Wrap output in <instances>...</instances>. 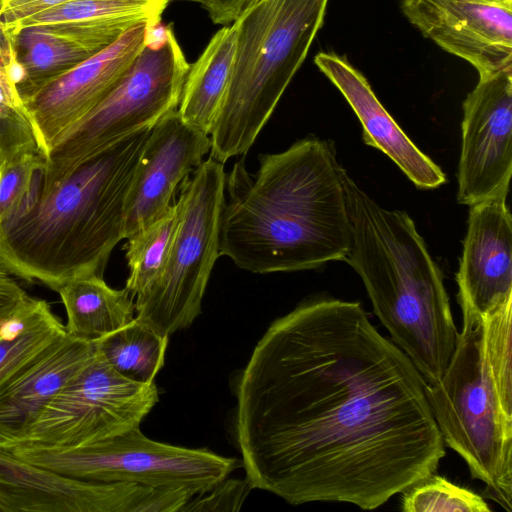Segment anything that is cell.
Listing matches in <instances>:
<instances>
[{
  "mask_svg": "<svg viewBox=\"0 0 512 512\" xmlns=\"http://www.w3.org/2000/svg\"><path fill=\"white\" fill-rule=\"evenodd\" d=\"M425 386L360 302L302 301L269 325L233 376L246 479L292 505H384L445 455Z\"/></svg>",
  "mask_w": 512,
  "mask_h": 512,
  "instance_id": "obj_1",
  "label": "cell"
},
{
  "mask_svg": "<svg viewBox=\"0 0 512 512\" xmlns=\"http://www.w3.org/2000/svg\"><path fill=\"white\" fill-rule=\"evenodd\" d=\"M258 160L253 174L244 158L226 174L219 255L256 274L345 260L352 226L334 144L310 135Z\"/></svg>",
  "mask_w": 512,
  "mask_h": 512,
  "instance_id": "obj_2",
  "label": "cell"
},
{
  "mask_svg": "<svg viewBox=\"0 0 512 512\" xmlns=\"http://www.w3.org/2000/svg\"><path fill=\"white\" fill-rule=\"evenodd\" d=\"M152 128L90 156L41 190L39 179L0 223V261L17 278L54 291L78 277L103 276L125 239L130 189Z\"/></svg>",
  "mask_w": 512,
  "mask_h": 512,
  "instance_id": "obj_3",
  "label": "cell"
},
{
  "mask_svg": "<svg viewBox=\"0 0 512 512\" xmlns=\"http://www.w3.org/2000/svg\"><path fill=\"white\" fill-rule=\"evenodd\" d=\"M352 243L346 261L361 277L391 341L427 384L443 376L456 346L443 273L411 217L381 207L343 170Z\"/></svg>",
  "mask_w": 512,
  "mask_h": 512,
  "instance_id": "obj_4",
  "label": "cell"
},
{
  "mask_svg": "<svg viewBox=\"0 0 512 512\" xmlns=\"http://www.w3.org/2000/svg\"><path fill=\"white\" fill-rule=\"evenodd\" d=\"M461 311L449 364L426 396L445 445L485 484L484 497L511 512L512 317Z\"/></svg>",
  "mask_w": 512,
  "mask_h": 512,
  "instance_id": "obj_5",
  "label": "cell"
},
{
  "mask_svg": "<svg viewBox=\"0 0 512 512\" xmlns=\"http://www.w3.org/2000/svg\"><path fill=\"white\" fill-rule=\"evenodd\" d=\"M328 0H249L232 23L231 78L209 133L210 156L245 155L274 112L321 28Z\"/></svg>",
  "mask_w": 512,
  "mask_h": 512,
  "instance_id": "obj_6",
  "label": "cell"
},
{
  "mask_svg": "<svg viewBox=\"0 0 512 512\" xmlns=\"http://www.w3.org/2000/svg\"><path fill=\"white\" fill-rule=\"evenodd\" d=\"M189 63L173 25L153 29L113 89L49 151L46 190L95 153L177 110Z\"/></svg>",
  "mask_w": 512,
  "mask_h": 512,
  "instance_id": "obj_7",
  "label": "cell"
},
{
  "mask_svg": "<svg viewBox=\"0 0 512 512\" xmlns=\"http://www.w3.org/2000/svg\"><path fill=\"white\" fill-rule=\"evenodd\" d=\"M224 164L211 156L181 184L179 218L164 267L150 289L135 298V317L163 336L188 328L219 255L225 198Z\"/></svg>",
  "mask_w": 512,
  "mask_h": 512,
  "instance_id": "obj_8",
  "label": "cell"
},
{
  "mask_svg": "<svg viewBox=\"0 0 512 512\" xmlns=\"http://www.w3.org/2000/svg\"><path fill=\"white\" fill-rule=\"evenodd\" d=\"M0 450L77 479L184 489L195 496L210 491L242 467L241 459L225 457L206 448L152 440L140 427L76 448L13 446Z\"/></svg>",
  "mask_w": 512,
  "mask_h": 512,
  "instance_id": "obj_9",
  "label": "cell"
},
{
  "mask_svg": "<svg viewBox=\"0 0 512 512\" xmlns=\"http://www.w3.org/2000/svg\"><path fill=\"white\" fill-rule=\"evenodd\" d=\"M158 400L155 382L140 384L121 376L96 346L92 358L46 404L25 435L0 448L93 444L139 428Z\"/></svg>",
  "mask_w": 512,
  "mask_h": 512,
  "instance_id": "obj_10",
  "label": "cell"
},
{
  "mask_svg": "<svg viewBox=\"0 0 512 512\" xmlns=\"http://www.w3.org/2000/svg\"><path fill=\"white\" fill-rule=\"evenodd\" d=\"M178 502L173 489L77 479L0 450V512H172Z\"/></svg>",
  "mask_w": 512,
  "mask_h": 512,
  "instance_id": "obj_11",
  "label": "cell"
},
{
  "mask_svg": "<svg viewBox=\"0 0 512 512\" xmlns=\"http://www.w3.org/2000/svg\"><path fill=\"white\" fill-rule=\"evenodd\" d=\"M512 174V69L479 76L463 102L457 200L507 197Z\"/></svg>",
  "mask_w": 512,
  "mask_h": 512,
  "instance_id": "obj_12",
  "label": "cell"
},
{
  "mask_svg": "<svg viewBox=\"0 0 512 512\" xmlns=\"http://www.w3.org/2000/svg\"><path fill=\"white\" fill-rule=\"evenodd\" d=\"M157 26L138 23L130 27L111 45L24 102L46 155L113 89Z\"/></svg>",
  "mask_w": 512,
  "mask_h": 512,
  "instance_id": "obj_13",
  "label": "cell"
},
{
  "mask_svg": "<svg viewBox=\"0 0 512 512\" xmlns=\"http://www.w3.org/2000/svg\"><path fill=\"white\" fill-rule=\"evenodd\" d=\"M408 21L479 76L512 69V0H402Z\"/></svg>",
  "mask_w": 512,
  "mask_h": 512,
  "instance_id": "obj_14",
  "label": "cell"
},
{
  "mask_svg": "<svg viewBox=\"0 0 512 512\" xmlns=\"http://www.w3.org/2000/svg\"><path fill=\"white\" fill-rule=\"evenodd\" d=\"M205 134L182 121L177 110L151 129L128 196L125 239L159 218L176 189L210 151Z\"/></svg>",
  "mask_w": 512,
  "mask_h": 512,
  "instance_id": "obj_15",
  "label": "cell"
},
{
  "mask_svg": "<svg viewBox=\"0 0 512 512\" xmlns=\"http://www.w3.org/2000/svg\"><path fill=\"white\" fill-rule=\"evenodd\" d=\"M456 279L460 307L479 316L512 301V219L506 197L470 206Z\"/></svg>",
  "mask_w": 512,
  "mask_h": 512,
  "instance_id": "obj_16",
  "label": "cell"
},
{
  "mask_svg": "<svg viewBox=\"0 0 512 512\" xmlns=\"http://www.w3.org/2000/svg\"><path fill=\"white\" fill-rule=\"evenodd\" d=\"M132 26L116 21H71L31 25L12 32L17 88L23 101L111 45Z\"/></svg>",
  "mask_w": 512,
  "mask_h": 512,
  "instance_id": "obj_17",
  "label": "cell"
},
{
  "mask_svg": "<svg viewBox=\"0 0 512 512\" xmlns=\"http://www.w3.org/2000/svg\"><path fill=\"white\" fill-rule=\"evenodd\" d=\"M314 63L357 115L365 144L382 151L418 188L434 189L446 182L441 168L405 134L359 70L332 52H319Z\"/></svg>",
  "mask_w": 512,
  "mask_h": 512,
  "instance_id": "obj_18",
  "label": "cell"
},
{
  "mask_svg": "<svg viewBox=\"0 0 512 512\" xmlns=\"http://www.w3.org/2000/svg\"><path fill=\"white\" fill-rule=\"evenodd\" d=\"M96 352L95 342L67 334L0 392V447L20 440L46 404Z\"/></svg>",
  "mask_w": 512,
  "mask_h": 512,
  "instance_id": "obj_19",
  "label": "cell"
},
{
  "mask_svg": "<svg viewBox=\"0 0 512 512\" xmlns=\"http://www.w3.org/2000/svg\"><path fill=\"white\" fill-rule=\"evenodd\" d=\"M57 293L65 307L66 334L96 342L135 318V298L126 289H114L103 276L87 275L61 286Z\"/></svg>",
  "mask_w": 512,
  "mask_h": 512,
  "instance_id": "obj_20",
  "label": "cell"
},
{
  "mask_svg": "<svg viewBox=\"0 0 512 512\" xmlns=\"http://www.w3.org/2000/svg\"><path fill=\"white\" fill-rule=\"evenodd\" d=\"M236 32L223 26L189 67L177 112L183 122L208 134L222 104L233 69Z\"/></svg>",
  "mask_w": 512,
  "mask_h": 512,
  "instance_id": "obj_21",
  "label": "cell"
},
{
  "mask_svg": "<svg viewBox=\"0 0 512 512\" xmlns=\"http://www.w3.org/2000/svg\"><path fill=\"white\" fill-rule=\"evenodd\" d=\"M66 335L65 325L48 302L29 297L0 328V392Z\"/></svg>",
  "mask_w": 512,
  "mask_h": 512,
  "instance_id": "obj_22",
  "label": "cell"
},
{
  "mask_svg": "<svg viewBox=\"0 0 512 512\" xmlns=\"http://www.w3.org/2000/svg\"><path fill=\"white\" fill-rule=\"evenodd\" d=\"M168 336L136 317L126 326L96 341L100 354L121 376L140 384L155 382L165 363Z\"/></svg>",
  "mask_w": 512,
  "mask_h": 512,
  "instance_id": "obj_23",
  "label": "cell"
},
{
  "mask_svg": "<svg viewBox=\"0 0 512 512\" xmlns=\"http://www.w3.org/2000/svg\"><path fill=\"white\" fill-rule=\"evenodd\" d=\"M179 218L174 202L159 218L132 234L125 245L128 277L125 288L142 296L153 285L166 262Z\"/></svg>",
  "mask_w": 512,
  "mask_h": 512,
  "instance_id": "obj_24",
  "label": "cell"
},
{
  "mask_svg": "<svg viewBox=\"0 0 512 512\" xmlns=\"http://www.w3.org/2000/svg\"><path fill=\"white\" fill-rule=\"evenodd\" d=\"M169 0H73L18 23L11 32L31 25L71 21H116L159 25Z\"/></svg>",
  "mask_w": 512,
  "mask_h": 512,
  "instance_id": "obj_25",
  "label": "cell"
},
{
  "mask_svg": "<svg viewBox=\"0 0 512 512\" xmlns=\"http://www.w3.org/2000/svg\"><path fill=\"white\" fill-rule=\"evenodd\" d=\"M401 494V509L405 512L491 511L482 496L435 473L409 487Z\"/></svg>",
  "mask_w": 512,
  "mask_h": 512,
  "instance_id": "obj_26",
  "label": "cell"
},
{
  "mask_svg": "<svg viewBox=\"0 0 512 512\" xmlns=\"http://www.w3.org/2000/svg\"><path fill=\"white\" fill-rule=\"evenodd\" d=\"M46 164L47 155L34 152L0 165V223L19 207L30 192L36 175Z\"/></svg>",
  "mask_w": 512,
  "mask_h": 512,
  "instance_id": "obj_27",
  "label": "cell"
},
{
  "mask_svg": "<svg viewBox=\"0 0 512 512\" xmlns=\"http://www.w3.org/2000/svg\"><path fill=\"white\" fill-rule=\"evenodd\" d=\"M252 489L246 478H225L206 492L207 496L200 494L190 499L181 511H238Z\"/></svg>",
  "mask_w": 512,
  "mask_h": 512,
  "instance_id": "obj_28",
  "label": "cell"
},
{
  "mask_svg": "<svg viewBox=\"0 0 512 512\" xmlns=\"http://www.w3.org/2000/svg\"><path fill=\"white\" fill-rule=\"evenodd\" d=\"M29 295L0 261V328L27 302Z\"/></svg>",
  "mask_w": 512,
  "mask_h": 512,
  "instance_id": "obj_29",
  "label": "cell"
},
{
  "mask_svg": "<svg viewBox=\"0 0 512 512\" xmlns=\"http://www.w3.org/2000/svg\"><path fill=\"white\" fill-rule=\"evenodd\" d=\"M73 0H0V20L12 30L22 20Z\"/></svg>",
  "mask_w": 512,
  "mask_h": 512,
  "instance_id": "obj_30",
  "label": "cell"
},
{
  "mask_svg": "<svg viewBox=\"0 0 512 512\" xmlns=\"http://www.w3.org/2000/svg\"><path fill=\"white\" fill-rule=\"evenodd\" d=\"M188 1L200 4L215 24L227 26L240 15L249 0H169Z\"/></svg>",
  "mask_w": 512,
  "mask_h": 512,
  "instance_id": "obj_31",
  "label": "cell"
}]
</instances>
